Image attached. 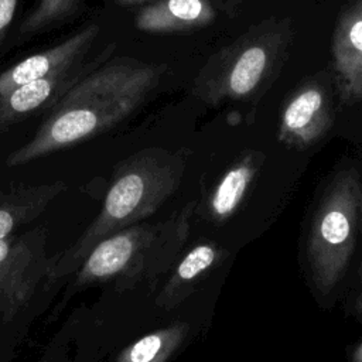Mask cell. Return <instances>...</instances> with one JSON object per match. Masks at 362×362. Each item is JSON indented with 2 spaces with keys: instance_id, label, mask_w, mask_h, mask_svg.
I'll list each match as a JSON object with an SVG mask.
<instances>
[{
  "instance_id": "cell-19",
  "label": "cell",
  "mask_w": 362,
  "mask_h": 362,
  "mask_svg": "<svg viewBox=\"0 0 362 362\" xmlns=\"http://www.w3.org/2000/svg\"><path fill=\"white\" fill-rule=\"evenodd\" d=\"M351 362H362V341H361V344L354 349Z\"/></svg>"
},
{
  "instance_id": "cell-4",
  "label": "cell",
  "mask_w": 362,
  "mask_h": 362,
  "mask_svg": "<svg viewBox=\"0 0 362 362\" xmlns=\"http://www.w3.org/2000/svg\"><path fill=\"white\" fill-rule=\"evenodd\" d=\"M359 204V175L346 170L331 182L314 215L305 257L311 283L322 297L331 294L348 270Z\"/></svg>"
},
{
  "instance_id": "cell-18",
  "label": "cell",
  "mask_w": 362,
  "mask_h": 362,
  "mask_svg": "<svg viewBox=\"0 0 362 362\" xmlns=\"http://www.w3.org/2000/svg\"><path fill=\"white\" fill-rule=\"evenodd\" d=\"M41 362H74V359L66 349L55 346L54 349H49L47 355H44Z\"/></svg>"
},
{
  "instance_id": "cell-14",
  "label": "cell",
  "mask_w": 362,
  "mask_h": 362,
  "mask_svg": "<svg viewBox=\"0 0 362 362\" xmlns=\"http://www.w3.org/2000/svg\"><path fill=\"white\" fill-rule=\"evenodd\" d=\"M259 165L257 154H247L223 174L208 201V214L214 222H223L236 212Z\"/></svg>"
},
{
  "instance_id": "cell-16",
  "label": "cell",
  "mask_w": 362,
  "mask_h": 362,
  "mask_svg": "<svg viewBox=\"0 0 362 362\" xmlns=\"http://www.w3.org/2000/svg\"><path fill=\"white\" fill-rule=\"evenodd\" d=\"M82 0H40L37 7L20 25V34L31 35L69 18Z\"/></svg>"
},
{
  "instance_id": "cell-10",
  "label": "cell",
  "mask_w": 362,
  "mask_h": 362,
  "mask_svg": "<svg viewBox=\"0 0 362 362\" xmlns=\"http://www.w3.org/2000/svg\"><path fill=\"white\" fill-rule=\"evenodd\" d=\"M328 124L327 95L318 83L311 82L298 89L284 106L279 140L303 148L315 143L327 132Z\"/></svg>"
},
{
  "instance_id": "cell-22",
  "label": "cell",
  "mask_w": 362,
  "mask_h": 362,
  "mask_svg": "<svg viewBox=\"0 0 362 362\" xmlns=\"http://www.w3.org/2000/svg\"><path fill=\"white\" fill-rule=\"evenodd\" d=\"M361 209H362V191H361Z\"/></svg>"
},
{
  "instance_id": "cell-11",
  "label": "cell",
  "mask_w": 362,
  "mask_h": 362,
  "mask_svg": "<svg viewBox=\"0 0 362 362\" xmlns=\"http://www.w3.org/2000/svg\"><path fill=\"white\" fill-rule=\"evenodd\" d=\"M223 250L215 242H201L192 246L171 267V273L156 297V305L170 311L181 304L206 276L222 260Z\"/></svg>"
},
{
  "instance_id": "cell-1",
  "label": "cell",
  "mask_w": 362,
  "mask_h": 362,
  "mask_svg": "<svg viewBox=\"0 0 362 362\" xmlns=\"http://www.w3.org/2000/svg\"><path fill=\"white\" fill-rule=\"evenodd\" d=\"M163 72V65L129 57L107 59L51 107L34 137L10 153L6 164L23 165L107 132L141 105Z\"/></svg>"
},
{
  "instance_id": "cell-21",
  "label": "cell",
  "mask_w": 362,
  "mask_h": 362,
  "mask_svg": "<svg viewBox=\"0 0 362 362\" xmlns=\"http://www.w3.org/2000/svg\"><path fill=\"white\" fill-rule=\"evenodd\" d=\"M359 305L362 307V266H361V300H359Z\"/></svg>"
},
{
  "instance_id": "cell-3",
  "label": "cell",
  "mask_w": 362,
  "mask_h": 362,
  "mask_svg": "<svg viewBox=\"0 0 362 362\" xmlns=\"http://www.w3.org/2000/svg\"><path fill=\"white\" fill-rule=\"evenodd\" d=\"M194 205L189 202L165 222L136 223L100 240L72 274L66 297L107 283L129 288L168 273L188 238Z\"/></svg>"
},
{
  "instance_id": "cell-7",
  "label": "cell",
  "mask_w": 362,
  "mask_h": 362,
  "mask_svg": "<svg viewBox=\"0 0 362 362\" xmlns=\"http://www.w3.org/2000/svg\"><path fill=\"white\" fill-rule=\"evenodd\" d=\"M277 40L272 35L247 40L238 45L212 81V96L216 99H240L249 96L269 71Z\"/></svg>"
},
{
  "instance_id": "cell-15",
  "label": "cell",
  "mask_w": 362,
  "mask_h": 362,
  "mask_svg": "<svg viewBox=\"0 0 362 362\" xmlns=\"http://www.w3.org/2000/svg\"><path fill=\"white\" fill-rule=\"evenodd\" d=\"M191 325L184 321L156 329L123 348L115 362H168L188 338Z\"/></svg>"
},
{
  "instance_id": "cell-2",
  "label": "cell",
  "mask_w": 362,
  "mask_h": 362,
  "mask_svg": "<svg viewBox=\"0 0 362 362\" xmlns=\"http://www.w3.org/2000/svg\"><path fill=\"white\" fill-rule=\"evenodd\" d=\"M188 151L141 150L123 161L113 174L102 208L83 233L54 255L48 283L72 276L88 253L105 238L153 215L178 188Z\"/></svg>"
},
{
  "instance_id": "cell-8",
  "label": "cell",
  "mask_w": 362,
  "mask_h": 362,
  "mask_svg": "<svg viewBox=\"0 0 362 362\" xmlns=\"http://www.w3.org/2000/svg\"><path fill=\"white\" fill-rule=\"evenodd\" d=\"M332 65L342 103L362 100V0H351L332 38Z\"/></svg>"
},
{
  "instance_id": "cell-12",
  "label": "cell",
  "mask_w": 362,
  "mask_h": 362,
  "mask_svg": "<svg viewBox=\"0 0 362 362\" xmlns=\"http://www.w3.org/2000/svg\"><path fill=\"white\" fill-rule=\"evenodd\" d=\"M64 181L47 184H16L0 189V239L40 216L65 191Z\"/></svg>"
},
{
  "instance_id": "cell-6",
  "label": "cell",
  "mask_w": 362,
  "mask_h": 362,
  "mask_svg": "<svg viewBox=\"0 0 362 362\" xmlns=\"http://www.w3.org/2000/svg\"><path fill=\"white\" fill-rule=\"evenodd\" d=\"M113 49L115 44H109L90 59L82 57L69 65L13 90L0 102V133L31 113L42 110L44 107H52L78 82L106 62Z\"/></svg>"
},
{
  "instance_id": "cell-13",
  "label": "cell",
  "mask_w": 362,
  "mask_h": 362,
  "mask_svg": "<svg viewBox=\"0 0 362 362\" xmlns=\"http://www.w3.org/2000/svg\"><path fill=\"white\" fill-rule=\"evenodd\" d=\"M214 17L209 0H161L143 7L134 23L146 33H175L206 25Z\"/></svg>"
},
{
  "instance_id": "cell-20",
  "label": "cell",
  "mask_w": 362,
  "mask_h": 362,
  "mask_svg": "<svg viewBox=\"0 0 362 362\" xmlns=\"http://www.w3.org/2000/svg\"><path fill=\"white\" fill-rule=\"evenodd\" d=\"M148 0H116L117 4L123 6V7H129V6H137V4H143Z\"/></svg>"
},
{
  "instance_id": "cell-5",
  "label": "cell",
  "mask_w": 362,
  "mask_h": 362,
  "mask_svg": "<svg viewBox=\"0 0 362 362\" xmlns=\"http://www.w3.org/2000/svg\"><path fill=\"white\" fill-rule=\"evenodd\" d=\"M52 257L47 232L35 228L0 239V318L11 320L28 304L40 283L48 281Z\"/></svg>"
},
{
  "instance_id": "cell-17",
  "label": "cell",
  "mask_w": 362,
  "mask_h": 362,
  "mask_svg": "<svg viewBox=\"0 0 362 362\" xmlns=\"http://www.w3.org/2000/svg\"><path fill=\"white\" fill-rule=\"evenodd\" d=\"M18 0H0V44L4 41L6 33L14 18Z\"/></svg>"
},
{
  "instance_id": "cell-9",
  "label": "cell",
  "mask_w": 362,
  "mask_h": 362,
  "mask_svg": "<svg viewBox=\"0 0 362 362\" xmlns=\"http://www.w3.org/2000/svg\"><path fill=\"white\" fill-rule=\"evenodd\" d=\"M99 34L98 24H89L62 42L21 59L0 74V102L17 88L81 59Z\"/></svg>"
}]
</instances>
